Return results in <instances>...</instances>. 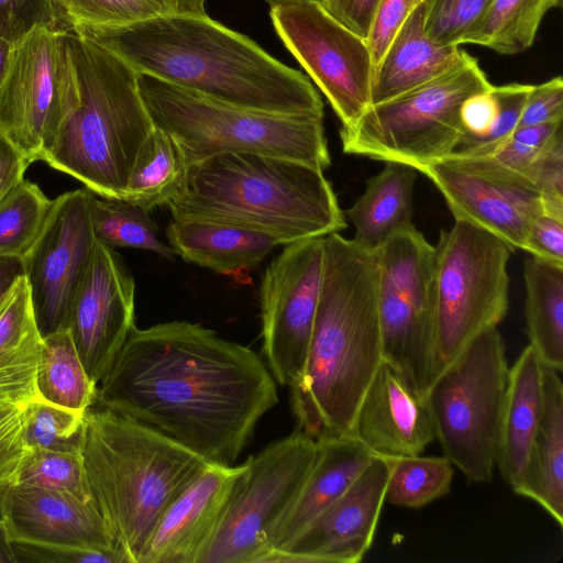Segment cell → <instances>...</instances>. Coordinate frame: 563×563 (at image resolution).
Instances as JSON below:
<instances>
[{
  "label": "cell",
  "mask_w": 563,
  "mask_h": 563,
  "mask_svg": "<svg viewBox=\"0 0 563 563\" xmlns=\"http://www.w3.org/2000/svg\"><path fill=\"white\" fill-rule=\"evenodd\" d=\"M15 563H123L114 552L11 541Z\"/></svg>",
  "instance_id": "46"
},
{
  "label": "cell",
  "mask_w": 563,
  "mask_h": 563,
  "mask_svg": "<svg viewBox=\"0 0 563 563\" xmlns=\"http://www.w3.org/2000/svg\"><path fill=\"white\" fill-rule=\"evenodd\" d=\"M246 462H208L201 473L168 505L139 563H200Z\"/></svg>",
  "instance_id": "21"
},
{
  "label": "cell",
  "mask_w": 563,
  "mask_h": 563,
  "mask_svg": "<svg viewBox=\"0 0 563 563\" xmlns=\"http://www.w3.org/2000/svg\"><path fill=\"white\" fill-rule=\"evenodd\" d=\"M527 176L541 191L543 210L563 218V132L533 162Z\"/></svg>",
  "instance_id": "44"
},
{
  "label": "cell",
  "mask_w": 563,
  "mask_h": 563,
  "mask_svg": "<svg viewBox=\"0 0 563 563\" xmlns=\"http://www.w3.org/2000/svg\"><path fill=\"white\" fill-rule=\"evenodd\" d=\"M319 301L302 373L290 388L297 427L317 442L347 437L383 362L375 252L323 238Z\"/></svg>",
  "instance_id": "3"
},
{
  "label": "cell",
  "mask_w": 563,
  "mask_h": 563,
  "mask_svg": "<svg viewBox=\"0 0 563 563\" xmlns=\"http://www.w3.org/2000/svg\"><path fill=\"white\" fill-rule=\"evenodd\" d=\"M466 52L441 45L424 30L423 8L401 24L375 67L371 104L380 103L420 87L461 63Z\"/></svg>",
  "instance_id": "25"
},
{
  "label": "cell",
  "mask_w": 563,
  "mask_h": 563,
  "mask_svg": "<svg viewBox=\"0 0 563 563\" xmlns=\"http://www.w3.org/2000/svg\"><path fill=\"white\" fill-rule=\"evenodd\" d=\"M166 236L175 255L184 261L249 283L250 273L282 243L262 232L233 224L173 219Z\"/></svg>",
  "instance_id": "24"
},
{
  "label": "cell",
  "mask_w": 563,
  "mask_h": 563,
  "mask_svg": "<svg viewBox=\"0 0 563 563\" xmlns=\"http://www.w3.org/2000/svg\"><path fill=\"white\" fill-rule=\"evenodd\" d=\"M60 23L74 25L121 26L166 14L147 0H53Z\"/></svg>",
  "instance_id": "39"
},
{
  "label": "cell",
  "mask_w": 563,
  "mask_h": 563,
  "mask_svg": "<svg viewBox=\"0 0 563 563\" xmlns=\"http://www.w3.org/2000/svg\"><path fill=\"white\" fill-rule=\"evenodd\" d=\"M333 18L367 40L378 0H317Z\"/></svg>",
  "instance_id": "50"
},
{
  "label": "cell",
  "mask_w": 563,
  "mask_h": 563,
  "mask_svg": "<svg viewBox=\"0 0 563 563\" xmlns=\"http://www.w3.org/2000/svg\"><path fill=\"white\" fill-rule=\"evenodd\" d=\"M423 2L424 0H378L366 40L372 53L374 67L379 63L401 24Z\"/></svg>",
  "instance_id": "47"
},
{
  "label": "cell",
  "mask_w": 563,
  "mask_h": 563,
  "mask_svg": "<svg viewBox=\"0 0 563 563\" xmlns=\"http://www.w3.org/2000/svg\"><path fill=\"white\" fill-rule=\"evenodd\" d=\"M444 197L455 220L479 227L514 249L543 211L534 181L490 155L452 153L422 172Z\"/></svg>",
  "instance_id": "16"
},
{
  "label": "cell",
  "mask_w": 563,
  "mask_h": 563,
  "mask_svg": "<svg viewBox=\"0 0 563 563\" xmlns=\"http://www.w3.org/2000/svg\"><path fill=\"white\" fill-rule=\"evenodd\" d=\"M523 251L563 264V218L543 210L528 229Z\"/></svg>",
  "instance_id": "49"
},
{
  "label": "cell",
  "mask_w": 563,
  "mask_h": 563,
  "mask_svg": "<svg viewBox=\"0 0 563 563\" xmlns=\"http://www.w3.org/2000/svg\"><path fill=\"white\" fill-rule=\"evenodd\" d=\"M64 41L76 99L44 162L102 198L122 200L139 151L155 129L139 73L70 30Z\"/></svg>",
  "instance_id": "6"
},
{
  "label": "cell",
  "mask_w": 563,
  "mask_h": 563,
  "mask_svg": "<svg viewBox=\"0 0 563 563\" xmlns=\"http://www.w3.org/2000/svg\"><path fill=\"white\" fill-rule=\"evenodd\" d=\"M30 164L26 156L0 132V199L24 179Z\"/></svg>",
  "instance_id": "51"
},
{
  "label": "cell",
  "mask_w": 563,
  "mask_h": 563,
  "mask_svg": "<svg viewBox=\"0 0 563 563\" xmlns=\"http://www.w3.org/2000/svg\"><path fill=\"white\" fill-rule=\"evenodd\" d=\"M508 378L505 343L492 327L438 373L427 393L444 456L470 483L494 477Z\"/></svg>",
  "instance_id": "9"
},
{
  "label": "cell",
  "mask_w": 563,
  "mask_h": 563,
  "mask_svg": "<svg viewBox=\"0 0 563 563\" xmlns=\"http://www.w3.org/2000/svg\"><path fill=\"white\" fill-rule=\"evenodd\" d=\"M416 178L412 166L389 161L367 180L363 195L345 212L354 224L352 241L358 247L375 252L394 235L413 228Z\"/></svg>",
  "instance_id": "29"
},
{
  "label": "cell",
  "mask_w": 563,
  "mask_h": 563,
  "mask_svg": "<svg viewBox=\"0 0 563 563\" xmlns=\"http://www.w3.org/2000/svg\"><path fill=\"white\" fill-rule=\"evenodd\" d=\"M188 170L175 139L155 126L139 151L122 200L151 212L180 192Z\"/></svg>",
  "instance_id": "31"
},
{
  "label": "cell",
  "mask_w": 563,
  "mask_h": 563,
  "mask_svg": "<svg viewBox=\"0 0 563 563\" xmlns=\"http://www.w3.org/2000/svg\"><path fill=\"white\" fill-rule=\"evenodd\" d=\"M562 132L563 121L516 128L490 156L527 175L533 162Z\"/></svg>",
  "instance_id": "41"
},
{
  "label": "cell",
  "mask_w": 563,
  "mask_h": 563,
  "mask_svg": "<svg viewBox=\"0 0 563 563\" xmlns=\"http://www.w3.org/2000/svg\"><path fill=\"white\" fill-rule=\"evenodd\" d=\"M42 344L23 275L0 307V405L25 407L38 398L36 373Z\"/></svg>",
  "instance_id": "27"
},
{
  "label": "cell",
  "mask_w": 563,
  "mask_h": 563,
  "mask_svg": "<svg viewBox=\"0 0 563 563\" xmlns=\"http://www.w3.org/2000/svg\"><path fill=\"white\" fill-rule=\"evenodd\" d=\"M375 255L383 360L413 396L426 400L440 372L434 246L413 227L390 238Z\"/></svg>",
  "instance_id": "10"
},
{
  "label": "cell",
  "mask_w": 563,
  "mask_h": 563,
  "mask_svg": "<svg viewBox=\"0 0 563 563\" xmlns=\"http://www.w3.org/2000/svg\"><path fill=\"white\" fill-rule=\"evenodd\" d=\"M390 474L385 500L401 507L420 508L446 495L453 466L445 456H388Z\"/></svg>",
  "instance_id": "35"
},
{
  "label": "cell",
  "mask_w": 563,
  "mask_h": 563,
  "mask_svg": "<svg viewBox=\"0 0 563 563\" xmlns=\"http://www.w3.org/2000/svg\"><path fill=\"white\" fill-rule=\"evenodd\" d=\"M137 86L155 126L175 139L189 167L222 153L279 156L322 170L331 164L323 115L246 109L141 73Z\"/></svg>",
  "instance_id": "7"
},
{
  "label": "cell",
  "mask_w": 563,
  "mask_h": 563,
  "mask_svg": "<svg viewBox=\"0 0 563 563\" xmlns=\"http://www.w3.org/2000/svg\"><path fill=\"white\" fill-rule=\"evenodd\" d=\"M560 4L561 0H490L460 45H479L503 55L521 53L533 44L545 14Z\"/></svg>",
  "instance_id": "33"
},
{
  "label": "cell",
  "mask_w": 563,
  "mask_h": 563,
  "mask_svg": "<svg viewBox=\"0 0 563 563\" xmlns=\"http://www.w3.org/2000/svg\"><path fill=\"white\" fill-rule=\"evenodd\" d=\"M265 1L269 2L271 5H273V4H276V3H280V2H285V1H290V0H265Z\"/></svg>",
  "instance_id": "57"
},
{
  "label": "cell",
  "mask_w": 563,
  "mask_h": 563,
  "mask_svg": "<svg viewBox=\"0 0 563 563\" xmlns=\"http://www.w3.org/2000/svg\"><path fill=\"white\" fill-rule=\"evenodd\" d=\"M275 31L327 97L342 126L371 106L374 62L366 40L333 18L317 0L273 4Z\"/></svg>",
  "instance_id": "14"
},
{
  "label": "cell",
  "mask_w": 563,
  "mask_h": 563,
  "mask_svg": "<svg viewBox=\"0 0 563 563\" xmlns=\"http://www.w3.org/2000/svg\"><path fill=\"white\" fill-rule=\"evenodd\" d=\"M173 219L228 223L287 245L346 228L323 170L258 153H222L189 167L168 203Z\"/></svg>",
  "instance_id": "4"
},
{
  "label": "cell",
  "mask_w": 563,
  "mask_h": 563,
  "mask_svg": "<svg viewBox=\"0 0 563 563\" xmlns=\"http://www.w3.org/2000/svg\"><path fill=\"white\" fill-rule=\"evenodd\" d=\"M507 242L455 220L434 246L437 355L440 371L482 331L497 327L509 303Z\"/></svg>",
  "instance_id": "11"
},
{
  "label": "cell",
  "mask_w": 563,
  "mask_h": 563,
  "mask_svg": "<svg viewBox=\"0 0 563 563\" xmlns=\"http://www.w3.org/2000/svg\"><path fill=\"white\" fill-rule=\"evenodd\" d=\"M158 5L165 13L175 12V0H147Z\"/></svg>",
  "instance_id": "56"
},
{
  "label": "cell",
  "mask_w": 563,
  "mask_h": 563,
  "mask_svg": "<svg viewBox=\"0 0 563 563\" xmlns=\"http://www.w3.org/2000/svg\"><path fill=\"white\" fill-rule=\"evenodd\" d=\"M145 209L119 199L90 201V216L98 241L110 247H134L174 261L170 245L158 236V227Z\"/></svg>",
  "instance_id": "34"
},
{
  "label": "cell",
  "mask_w": 563,
  "mask_h": 563,
  "mask_svg": "<svg viewBox=\"0 0 563 563\" xmlns=\"http://www.w3.org/2000/svg\"><path fill=\"white\" fill-rule=\"evenodd\" d=\"M318 442L296 428L251 455L200 563H263L271 536L300 493Z\"/></svg>",
  "instance_id": "12"
},
{
  "label": "cell",
  "mask_w": 563,
  "mask_h": 563,
  "mask_svg": "<svg viewBox=\"0 0 563 563\" xmlns=\"http://www.w3.org/2000/svg\"><path fill=\"white\" fill-rule=\"evenodd\" d=\"M351 437L375 455H418L437 440L426 400L413 396L384 360L356 410Z\"/></svg>",
  "instance_id": "22"
},
{
  "label": "cell",
  "mask_w": 563,
  "mask_h": 563,
  "mask_svg": "<svg viewBox=\"0 0 563 563\" xmlns=\"http://www.w3.org/2000/svg\"><path fill=\"white\" fill-rule=\"evenodd\" d=\"M0 511L10 541L114 552L126 563L93 499L13 485Z\"/></svg>",
  "instance_id": "20"
},
{
  "label": "cell",
  "mask_w": 563,
  "mask_h": 563,
  "mask_svg": "<svg viewBox=\"0 0 563 563\" xmlns=\"http://www.w3.org/2000/svg\"><path fill=\"white\" fill-rule=\"evenodd\" d=\"M563 121V79L551 78L532 88L525 102L517 128Z\"/></svg>",
  "instance_id": "48"
},
{
  "label": "cell",
  "mask_w": 563,
  "mask_h": 563,
  "mask_svg": "<svg viewBox=\"0 0 563 563\" xmlns=\"http://www.w3.org/2000/svg\"><path fill=\"white\" fill-rule=\"evenodd\" d=\"M543 408V364L529 344L512 367L501 418L496 466L517 494Z\"/></svg>",
  "instance_id": "26"
},
{
  "label": "cell",
  "mask_w": 563,
  "mask_h": 563,
  "mask_svg": "<svg viewBox=\"0 0 563 563\" xmlns=\"http://www.w3.org/2000/svg\"><path fill=\"white\" fill-rule=\"evenodd\" d=\"M84 421L81 455L92 498L125 562L139 563L165 509L208 461L104 408H89Z\"/></svg>",
  "instance_id": "5"
},
{
  "label": "cell",
  "mask_w": 563,
  "mask_h": 563,
  "mask_svg": "<svg viewBox=\"0 0 563 563\" xmlns=\"http://www.w3.org/2000/svg\"><path fill=\"white\" fill-rule=\"evenodd\" d=\"M23 275L24 273L21 258L0 256V307L18 278Z\"/></svg>",
  "instance_id": "52"
},
{
  "label": "cell",
  "mask_w": 563,
  "mask_h": 563,
  "mask_svg": "<svg viewBox=\"0 0 563 563\" xmlns=\"http://www.w3.org/2000/svg\"><path fill=\"white\" fill-rule=\"evenodd\" d=\"M277 402L276 382L253 350L188 321L135 325L98 384L96 400L228 465Z\"/></svg>",
  "instance_id": "1"
},
{
  "label": "cell",
  "mask_w": 563,
  "mask_h": 563,
  "mask_svg": "<svg viewBox=\"0 0 563 563\" xmlns=\"http://www.w3.org/2000/svg\"><path fill=\"white\" fill-rule=\"evenodd\" d=\"M40 24L64 27L53 0H0L1 38L14 44Z\"/></svg>",
  "instance_id": "43"
},
{
  "label": "cell",
  "mask_w": 563,
  "mask_h": 563,
  "mask_svg": "<svg viewBox=\"0 0 563 563\" xmlns=\"http://www.w3.org/2000/svg\"><path fill=\"white\" fill-rule=\"evenodd\" d=\"M388 456L374 455L353 484L283 551L263 563H357L369 550L390 474Z\"/></svg>",
  "instance_id": "19"
},
{
  "label": "cell",
  "mask_w": 563,
  "mask_h": 563,
  "mask_svg": "<svg viewBox=\"0 0 563 563\" xmlns=\"http://www.w3.org/2000/svg\"><path fill=\"white\" fill-rule=\"evenodd\" d=\"M86 189L53 200L44 228L21 258L42 338L66 328L69 310L92 258L97 238Z\"/></svg>",
  "instance_id": "17"
},
{
  "label": "cell",
  "mask_w": 563,
  "mask_h": 563,
  "mask_svg": "<svg viewBox=\"0 0 563 563\" xmlns=\"http://www.w3.org/2000/svg\"><path fill=\"white\" fill-rule=\"evenodd\" d=\"M68 30L110 49L137 73L233 106L323 115L310 80L207 14L166 13L121 26Z\"/></svg>",
  "instance_id": "2"
},
{
  "label": "cell",
  "mask_w": 563,
  "mask_h": 563,
  "mask_svg": "<svg viewBox=\"0 0 563 563\" xmlns=\"http://www.w3.org/2000/svg\"><path fill=\"white\" fill-rule=\"evenodd\" d=\"M490 0H424L426 33L441 45H457Z\"/></svg>",
  "instance_id": "40"
},
{
  "label": "cell",
  "mask_w": 563,
  "mask_h": 563,
  "mask_svg": "<svg viewBox=\"0 0 563 563\" xmlns=\"http://www.w3.org/2000/svg\"><path fill=\"white\" fill-rule=\"evenodd\" d=\"M65 30L40 24L14 43L0 86V132L31 163L44 161L75 103Z\"/></svg>",
  "instance_id": "13"
},
{
  "label": "cell",
  "mask_w": 563,
  "mask_h": 563,
  "mask_svg": "<svg viewBox=\"0 0 563 563\" xmlns=\"http://www.w3.org/2000/svg\"><path fill=\"white\" fill-rule=\"evenodd\" d=\"M527 334L541 363L563 369V264L525 261Z\"/></svg>",
  "instance_id": "30"
},
{
  "label": "cell",
  "mask_w": 563,
  "mask_h": 563,
  "mask_svg": "<svg viewBox=\"0 0 563 563\" xmlns=\"http://www.w3.org/2000/svg\"><path fill=\"white\" fill-rule=\"evenodd\" d=\"M374 455L351 435L319 441L314 462L300 493L272 532L271 552L288 549L353 484Z\"/></svg>",
  "instance_id": "23"
},
{
  "label": "cell",
  "mask_w": 563,
  "mask_h": 563,
  "mask_svg": "<svg viewBox=\"0 0 563 563\" xmlns=\"http://www.w3.org/2000/svg\"><path fill=\"white\" fill-rule=\"evenodd\" d=\"M134 327V278L121 255L97 240L66 324L85 371L96 386Z\"/></svg>",
  "instance_id": "18"
},
{
  "label": "cell",
  "mask_w": 563,
  "mask_h": 563,
  "mask_svg": "<svg viewBox=\"0 0 563 563\" xmlns=\"http://www.w3.org/2000/svg\"><path fill=\"white\" fill-rule=\"evenodd\" d=\"M532 85L508 84L493 86L498 102V118L490 133L483 140L473 154L492 155L497 147L516 130L527 97Z\"/></svg>",
  "instance_id": "45"
},
{
  "label": "cell",
  "mask_w": 563,
  "mask_h": 563,
  "mask_svg": "<svg viewBox=\"0 0 563 563\" xmlns=\"http://www.w3.org/2000/svg\"><path fill=\"white\" fill-rule=\"evenodd\" d=\"M84 413L41 398L24 408V441L27 450L81 452Z\"/></svg>",
  "instance_id": "37"
},
{
  "label": "cell",
  "mask_w": 563,
  "mask_h": 563,
  "mask_svg": "<svg viewBox=\"0 0 563 563\" xmlns=\"http://www.w3.org/2000/svg\"><path fill=\"white\" fill-rule=\"evenodd\" d=\"M543 365V408L517 495L538 503L563 527V384Z\"/></svg>",
  "instance_id": "28"
},
{
  "label": "cell",
  "mask_w": 563,
  "mask_h": 563,
  "mask_svg": "<svg viewBox=\"0 0 563 563\" xmlns=\"http://www.w3.org/2000/svg\"><path fill=\"white\" fill-rule=\"evenodd\" d=\"M0 563H15L11 541L2 519H0Z\"/></svg>",
  "instance_id": "53"
},
{
  "label": "cell",
  "mask_w": 563,
  "mask_h": 563,
  "mask_svg": "<svg viewBox=\"0 0 563 563\" xmlns=\"http://www.w3.org/2000/svg\"><path fill=\"white\" fill-rule=\"evenodd\" d=\"M24 408L0 405V495L15 485L27 452L24 441Z\"/></svg>",
  "instance_id": "42"
},
{
  "label": "cell",
  "mask_w": 563,
  "mask_h": 563,
  "mask_svg": "<svg viewBox=\"0 0 563 563\" xmlns=\"http://www.w3.org/2000/svg\"><path fill=\"white\" fill-rule=\"evenodd\" d=\"M206 0H175V12L190 14H206Z\"/></svg>",
  "instance_id": "54"
},
{
  "label": "cell",
  "mask_w": 563,
  "mask_h": 563,
  "mask_svg": "<svg viewBox=\"0 0 563 563\" xmlns=\"http://www.w3.org/2000/svg\"><path fill=\"white\" fill-rule=\"evenodd\" d=\"M15 485L44 488L93 499L81 452L27 450Z\"/></svg>",
  "instance_id": "38"
},
{
  "label": "cell",
  "mask_w": 563,
  "mask_h": 563,
  "mask_svg": "<svg viewBox=\"0 0 563 563\" xmlns=\"http://www.w3.org/2000/svg\"><path fill=\"white\" fill-rule=\"evenodd\" d=\"M53 200L22 179L0 199V256L22 258L41 234Z\"/></svg>",
  "instance_id": "36"
},
{
  "label": "cell",
  "mask_w": 563,
  "mask_h": 563,
  "mask_svg": "<svg viewBox=\"0 0 563 563\" xmlns=\"http://www.w3.org/2000/svg\"><path fill=\"white\" fill-rule=\"evenodd\" d=\"M492 87L467 53L438 78L390 100L371 104L340 139L346 154L400 162L422 172L452 154L463 135L464 101Z\"/></svg>",
  "instance_id": "8"
},
{
  "label": "cell",
  "mask_w": 563,
  "mask_h": 563,
  "mask_svg": "<svg viewBox=\"0 0 563 563\" xmlns=\"http://www.w3.org/2000/svg\"><path fill=\"white\" fill-rule=\"evenodd\" d=\"M0 519H2L1 511H0Z\"/></svg>",
  "instance_id": "58"
},
{
  "label": "cell",
  "mask_w": 563,
  "mask_h": 563,
  "mask_svg": "<svg viewBox=\"0 0 563 563\" xmlns=\"http://www.w3.org/2000/svg\"><path fill=\"white\" fill-rule=\"evenodd\" d=\"M13 45V43L0 37V86L9 66Z\"/></svg>",
  "instance_id": "55"
},
{
  "label": "cell",
  "mask_w": 563,
  "mask_h": 563,
  "mask_svg": "<svg viewBox=\"0 0 563 563\" xmlns=\"http://www.w3.org/2000/svg\"><path fill=\"white\" fill-rule=\"evenodd\" d=\"M323 256V238L287 244L262 278V351L272 376L283 386L296 382L306 364Z\"/></svg>",
  "instance_id": "15"
},
{
  "label": "cell",
  "mask_w": 563,
  "mask_h": 563,
  "mask_svg": "<svg viewBox=\"0 0 563 563\" xmlns=\"http://www.w3.org/2000/svg\"><path fill=\"white\" fill-rule=\"evenodd\" d=\"M38 398L85 412L97 400V386L88 377L67 328L43 338L36 373Z\"/></svg>",
  "instance_id": "32"
}]
</instances>
